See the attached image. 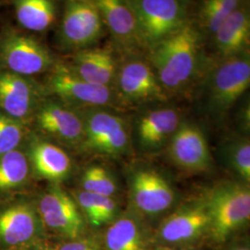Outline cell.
Returning a JSON list of instances; mask_svg holds the SVG:
<instances>
[{
	"mask_svg": "<svg viewBox=\"0 0 250 250\" xmlns=\"http://www.w3.org/2000/svg\"><path fill=\"white\" fill-rule=\"evenodd\" d=\"M210 213L208 239L225 245L250 223V185L240 181L222 182L206 191Z\"/></svg>",
	"mask_w": 250,
	"mask_h": 250,
	"instance_id": "2",
	"label": "cell"
},
{
	"mask_svg": "<svg viewBox=\"0 0 250 250\" xmlns=\"http://www.w3.org/2000/svg\"><path fill=\"white\" fill-rule=\"evenodd\" d=\"M151 250H186L180 248L174 247H168V246H161V245H155Z\"/></svg>",
	"mask_w": 250,
	"mask_h": 250,
	"instance_id": "34",
	"label": "cell"
},
{
	"mask_svg": "<svg viewBox=\"0 0 250 250\" xmlns=\"http://www.w3.org/2000/svg\"><path fill=\"white\" fill-rule=\"evenodd\" d=\"M213 36L223 59L250 48V2H241Z\"/></svg>",
	"mask_w": 250,
	"mask_h": 250,
	"instance_id": "22",
	"label": "cell"
},
{
	"mask_svg": "<svg viewBox=\"0 0 250 250\" xmlns=\"http://www.w3.org/2000/svg\"><path fill=\"white\" fill-rule=\"evenodd\" d=\"M69 66L91 83L114 90L120 62L109 47H90L74 52Z\"/></svg>",
	"mask_w": 250,
	"mask_h": 250,
	"instance_id": "20",
	"label": "cell"
},
{
	"mask_svg": "<svg viewBox=\"0 0 250 250\" xmlns=\"http://www.w3.org/2000/svg\"><path fill=\"white\" fill-rule=\"evenodd\" d=\"M200 41V34L188 21L149 50L148 62L167 93L183 89L195 76Z\"/></svg>",
	"mask_w": 250,
	"mask_h": 250,
	"instance_id": "1",
	"label": "cell"
},
{
	"mask_svg": "<svg viewBox=\"0 0 250 250\" xmlns=\"http://www.w3.org/2000/svg\"><path fill=\"white\" fill-rule=\"evenodd\" d=\"M28 136L27 125L0 111V156L19 149Z\"/></svg>",
	"mask_w": 250,
	"mask_h": 250,
	"instance_id": "29",
	"label": "cell"
},
{
	"mask_svg": "<svg viewBox=\"0 0 250 250\" xmlns=\"http://www.w3.org/2000/svg\"><path fill=\"white\" fill-rule=\"evenodd\" d=\"M100 13L115 45L125 52L144 48L136 20L126 1L96 0Z\"/></svg>",
	"mask_w": 250,
	"mask_h": 250,
	"instance_id": "19",
	"label": "cell"
},
{
	"mask_svg": "<svg viewBox=\"0 0 250 250\" xmlns=\"http://www.w3.org/2000/svg\"><path fill=\"white\" fill-rule=\"evenodd\" d=\"M57 59L37 38L8 29L0 35V69L32 77L49 72Z\"/></svg>",
	"mask_w": 250,
	"mask_h": 250,
	"instance_id": "8",
	"label": "cell"
},
{
	"mask_svg": "<svg viewBox=\"0 0 250 250\" xmlns=\"http://www.w3.org/2000/svg\"><path fill=\"white\" fill-rule=\"evenodd\" d=\"M105 28L95 1L69 0L64 5L58 42L63 50L77 52L97 44Z\"/></svg>",
	"mask_w": 250,
	"mask_h": 250,
	"instance_id": "10",
	"label": "cell"
},
{
	"mask_svg": "<svg viewBox=\"0 0 250 250\" xmlns=\"http://www.w3.org/2000/svg\"><path fill=\"white\" fill-rule=\"evenodd\" d=\"M101 239L105 250H151L154 247L145 219L130 208L107 225Z\"/></svg>",
	"mask_w": 250,
	"mask_h": 250,
	"instance_id": "18",
	"label": "cell"
},
{
	"mask_svg": "<svg viewBox=\"0 0 250 250\" xmlns=\"http://www.w3.org/2000/svg\"></svg>",
	"mask_w": 250,
	"mask_h": 250,
	"instance_id": "36",
	"label": "cell"
},
{
	"mask_svg": "<svg viewBox=\"0 0 250 250\" xmlns=\"http://www.w3.org/2000/svg\"><path fill=\"white\" fill-rule=\"evenodd\" d=\"M224 161L238 181L250 185V140L233 139L224 145Z\"/></svg>",
	"mask_w": 250,
	"mask_h": 250,
	"instance_id": "27",
	"label": "cell"
},
{
	"mask_svg": "<svg viewBox=\"0 0 250 250\" xmlns=\"http://www.w3.org/2000/svg\"><path fill=\"white\" fill-rule=\"evenodd\" d=\"M80 190L103 197H114L119 192V184L107 168L93 164L81 174Z\"/></svg>",
	"mask_w": 250,
	"mask_h": 250,
	"instance_id": "26",
	"label": "cell"
},
{
	"mask_svg": "<svg viewBox=\"0 0 250 250\" xmlns=\"http://www.w3.org/2000/svg\"><path fill=\"white\" fill-rule=\"evenodd\" d=\"M182 124L178 111L170 107L151 109L138 120L137 140L144 150L160 149L169 143Z\"/></svg>",
	"mask_w": 250,
	"mask_h": 250,
	"instance_id": "21",
	"label": "cell"
},
{
	"mask_svg": "<svg viewBox=\"0 0 250 250\" xmlns=\"http://www.w3.org/2000/svg\"><path fill=\"white\" fill-rule=\"evenodd\" d=\"M114 91L117 100L125 104L164 102L168 99L150 63L135 58L120 63Z\"/></svg>",
	"mask_w": 250,
	"mask_h": 250,
	"instance_id": "13",
	"label": "cell"
},
{
	"mask_svg": "<svg viewBox=\"0 0 250 250\" xmlns=\"http://www.w3.org/2000/svg\"><path fill=\"white\" fill-rule=\"evenodd\" d=\"M44 99L41 83L0 69V111L28 126Z\"/></svg>",
	"mask_w": 250,
	"mask_h": 250,
	"instance_id": "15",
	"label": "cell"
},
{
	"mask_svg": "<svg viewBox=\"0 0 250 250\" xmlns=\"http://www.w3.org/2000/svg\"><path fill=\"white\" fill-rule=\"evenodd\" d=\"M210 213L205 197L187 201L166 215L153 233L154 245L184 249L208 237Z\"/></svg>",
	"mask_w": 250,
	"mask_h": 250,
	"instance_id": "5",
	"label": "cell"
},
{
	"mask_svg": "<svg viewBox=\"0 0 250 250\" xmlns=\"http://www.w3.org/2000/svg\"><path fill=\"white\" fill-rule=\"evenodd\" d=\"M130 209L146 219L172 209L177 199L175 188L161 171L139 166L128 175Z\"/></svg>",
	"mask_w": 250,
	"mask_h": 250,
	"instance_id": "9",
	"label": "cell"
},
{
	"mask_svg": "<svg viewBox=\"0 0 250 250\" xmlns=\"http://www.w3.org/2000/svg\"><path fill=\"white\" fill-rule=\"evenodd\" d=\"M87 225L98 229L105 226L115 211V204L111 197H103L84 192L74 191L72 194Z\"/></svg>",
	"mask_w": 250,
	"mask_h": 250,
	"instance_id": "25",
	"label": "cell"
},
{
	"mask_svg": "<svg viewBox=\"0 0 250 250\" xmlns=\"http://www.w3.org/2000/svg\"><path fill=\"white\" fill-rule=\"evenodd\" d=\"M225 250H250V240L233 242Z\"/></svg>",
	"mask_w": 250,
	"mask_h": 250,
	"instance_id": "32",
	"label": "cell"
},
{
	"mask_svg": "<svg viewBox=\"0 0 250 250\" xmlns=\"http://www.w3.org/2000/svg\"><path fill=\"white\" fill-rule=\"evenodd\" d=\"M46 232L72 240L87 233V224L71 193L50 184L36 202Z\"/></svg>",
	"mask_w": 250,
	"mask_h": 250,
	"instance_id": "11",
	"label": "cell"
},
{
	"mask_svg": "<svg viewBox=\"0 0 250 250\" xmlns=\"http://www.w3.org/2000/svg\"><path fill=\"white\" fill-rule=\"evenodd\" d=\"M36 203L17 199L0 206V250H20L45 240Z\"/></svg>",
	"mask_w": 250,
	"mask_h": 250,
	"instance_id": "12",
	"label": "cell"
},
{
	"mask_svg": "<svg viewBox=\"0 0 250 250\" xmlns=\"http://www.w3.org/2000/svg\"><path fill=\"white\" fill-rule=\"evenodd\" d=\"M19 23L32 32H44L57 18V4L51 0H18L14 2Z\"/></svg>",
	"mask_w": 250,
	"mask_h": 250,
	"instance_id": "23",
	"label": "cell"
},
{
	"mask_svg": "<svg viewBox=\"0 0 250 250\" xmlns=\"http://www.w3.org/2000/svg\"><path fill=\"white\" fill-rule=\"evenodd\" d=\"M57 247L58 250H105L102 239L88 233L76 239L62 241Z\"/></svg>",
	"mask_w": 250,
	"mask_h": 250,
	"instance_id": "30",
	"label": "cell"
},
{
	"mask_svg": "<svg viewBox=\"0 0 250 250\" xmlns=\"http://www.w3.org/2000/svg\"><path fill=\"white\" fill-rule=\"evenodd\" d=\"M242 121H243V125L246 127V129L250 132V100L247 102L246 106L243 108Z\"/></svg>",
	"mask_w": 250,
	"mask_h": 250,
	"instance_id": "33",
	"label": "cell"
},
{
	"mask_svg": "<svg viewBox=\"0 0 250 250\" xmlns=\"http://www.w3.org/2000/svg\"><path fill=\"white\" fill-rule=\"evenodd\" d=\"M29 137L25 154L33 175L56 185L71 176L73 161L62 146L41 135Z\"/></svg>",
	"mask_w": 250,
	"mask_h": 250,
	"instance_id": "17",
	"label": "cell"
},
{
	"mask_svg": "<svg viewBox=\"0 0 250 250\" xmlns=\"http://www.w3.org/2000/svg\"><path fill=\"white\" fill-rule=\"evenodd\" d=\"M250 87V47L224 58L210 74L208 107L216 115L228 112Z\"/></svg>",
	"mask_w": 250,
	"mask_h": 250,
	"instance_id": "7",
	"label": "cell"
},
{
	"mask_svg": "<svg viewBox=\"0 0 250 250\" xmlns=\"http://www.w3.org/2000/svg\"><path fill=\"white\" fill-rule=\"evenodd\" d=\"M172 164L188 173H201L212 166V158L205 134L194 124L182 122L168 143Z\"/></svg>",
	"mask_w": 250,
	"mask_h": 250,
	"instance_id": "16",
	"label": "cell"
},
{
	"mask_svg": "<svg viewBox=\"0 0 250 250\" xmlns=\"http://www.w3.org/2000/svg\"><path fill=\"white\" fill-rule=\"evenodd\" d=\"M0 4H1V3H0Z\"/></svg>",
	"mask_w": 250,
	"mask_h": 250,
	"instance_id": "35",
	"label": "cell"
},
{
	"mask_svg": "<svg viewBox=\"0 0 250 250\" xmlns=\"http://www.w3.org/2000/svg\"><path fill=\"white\" fill-rule=\"evenodd\" d=\"M32 174L25 152L17 149L0 156V194L23 188Z\"/></svg>",
	"mask_w": 250,
	"mask_h": 250,
	"instance_id": "24",
	"label": "cell"
},
{
	"mask_svg": "<svg viewBox=\"0 0 250 250\" xmlns=\"http://www.w3.org/2000/svg\"><path fill=\"white\" fill-rule=\"evenodd\" d=\"M41 85L45 98L57 99L77 110L103 108L117 100L114 90L83 79L68 63L58 60Z\"/></svg>",
	"mask_w": 250,
	"mask_h": 250,
	"instance_id": "3",
	"label": "cell"
},
{
	"mask_svg": "<svg viewBox=\"0 0 250 250\" xmlns=\"http://www.w3.org/2000/svg\"><path fill=\"white\" fill-rule=\"evenodd\" d=\"M144 48L148 51L188 22V5L178 0H126Z\"/></svg>",
	"mask_w": 250,
	"mask_h": 250,
	"instance_id": "6",
	"label": "cell"
},
{
	"mask_svg": "<svg viewBox=\"0 0 250 250\" xmlns=\"http://www.w3.org/2000/svg\"><path fill=\"white\" fill-rule=\"evenodd\" d=\"M33 123L50 141L79 150L83 137V120L79 110L45 98L37 107Z\"/></svg>",
	"mask_w": 250,
	"mask_h": 250,
	"instance_id": "14",
	"label": "cell"
},
{
	"mask_svg": "<svg viewBox=\"0 0 250 250\" xmlns=\"http://www.w3.org/2000/svg\"><path fill=\"white\" fill-rule=\"evenodd\" d=\"M20 250H58V247H55V246L48 244L45 239V240L37 242L36 244H33L27 248Z\"/></svg>",
	"mask_w": 250,
	"mask_h": 250,
	"instance_id": "31",
	"label": "cell"
},
{
	"mask_svg": "<svg viewBox=\"0 0 250 250\" xmlns=\"http://www.w3.org/2000/svg\"><path fill=\"white\" fill-rule=\"evenodd\" d=\"M241 1L238 0H205L202 2L199 15L202 25L214 35L218 29L236 9Z\"/></svg>",
	"mask_w": 250,
	"mask_h": 250,
	"instance_id": "28",
	"label": "cell"
},
{
	"mask_svg": "<svg viewBox=\"0 0 250 250\" xmlns=\"http://www.w3.org/2000/svg\"><path fill=\"white\" fill-rule=\"evenodd\" d=\"M83 120V137L79 151L107 158H120L131 150L127 121L104 108L79 110Z\"/></svg>",
	"mask_w": 250,
	"mask_h": 250,
	"instance_id": "4",
	"label": "cell"
}]
</instances>
